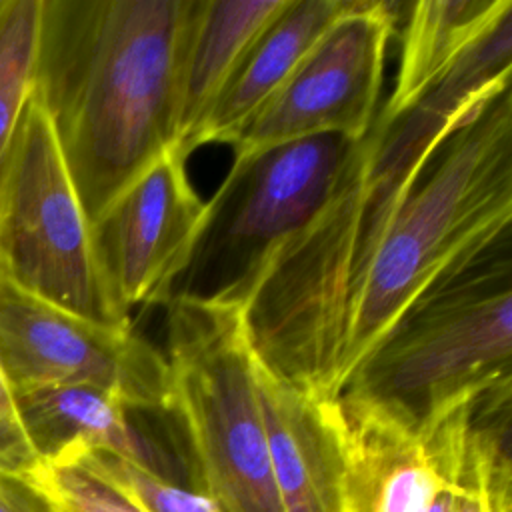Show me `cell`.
Listing matches in <instances>:
<instances>
[{
  "mask_svg": "<svg viewBox=\"0 0 512 512\" xmlns=\"http://www.w3.org/2000/svg\"><path fill=\"white\" fill-rule=\"evenodd\" d=\"M484 104L426 94L398 114L380 106L332 196L278 256L244 310L264 370L322 400H338L344 346L374 258L420 174Z\"/></svg>",
  "mask_w": 512,
  "mask_h": 512,
  "instance_id": "cell-1",
  "label": "cell"
},
{
  "mask_svg": "<svg viewBox=\"0 0 512 512\" xmlns=\"http://www.w3.org/2000/svg\"><path fill=\"white\" fill-rule=\"evenodd\" d=\"M188 0H42L36 98L90 226L174 148Z\"/></svg>",
  "mask_w": 512,
  "mask_h": 512,
  "instance_id": "cell-2",
  "label": "cell"
},
{
  "mask_svg": "<svg viewBox=\"0 0 512 512\" xmlns=\"http://www.w3.org/2000/svg\"><path fill=\"white\" fill-rule=\"evenodd\" d=\"M512 238L420 294L348 376L338 402L412 436L512 384Z\"/></svg>",
  "mask_w": 512,
  "mask_h": 512,
  "instance_id": "cell-3",
  "label": "cell"
},
{
  "mask_svg": "<svg viewBox=\"0 0 512 512\" xmlns=\"http://www.w3.org/2000/svg\"><path fill=\"white\" fill-rule=\"evenodd\" d=\"M510 224L512 98L504 90L450 134L404 200L350 324L342 388L420 294L510 232Z\"/></svg>",
  "mask_w": 512,
  "mask_h": 512,
  "instance_id": "cell-4",
  "label": "cell"
},
{
  "mask_svg": "<svg viewBox=\"0 0 512 512\" xmlns=\"http://www.w3.org/2000/svg\"><path fill=\"white\" fill-rule=\"evenodd\" d=\"M164 306L170 412L184 434L198 492L220 512H284L244 310L180 298Z\"/></svg>",
  "mask_w": 512,
  "mask_h": 512,
  "instance_id": "cell-5",
  "label": "cell"
},
{
  "mask_svg": "<svg viewBox=\"0 0 512 512\" xmlns=\"http://www.w3.org/2000/svg\"><path fill=\"white\" fill-rule=\"evenodd\" d=\"M356 144L322 134L234 154L224 182L206 202L170 300L246 310L278 256L332 196Z\"/></svg>",
  "mask_w": 512,
  "mask_h": 512,
  "instance_id": "cell-6",
  "label": "cell"
},
{
  "mask_svg": "<svg viewBox=\"0 0 512 512\" xmlns=\"http://www.w3.org/2000/svg\"><path fill=\"white\" fill-rule=\"evenodd\" d=\"M0 276L82 320L132 330L106 286L92 226L36 94L0 180Z\"/></svg>",
  "mask_w": 512,
  "mask_h": 512,
  "instance_id": "cell-7",
  "label": "cell"
},
{
  "mask_svg": "<svg viewBox=\"0 0 512 512\" xmlns=\"http://www.w3.org/2000/svg\"><path fill=\"white\" fill-rule=\"evenodd\" d=\"M0 368L12 392L88 384L148 414L172 410L164 352L132 330H110L26 294L0 276Z\"/></svg>",
  "mask_w": 512,
  "mask_h": 512,
  "instance_id": "cell-8",
  "label": "cell"
},
{
  "mask_svg": "<svg viewBox=\"0 0 512 512\" xmlns=\"http://www.w3.org/2000/svg\"><path fill=\"white\" fill-rule=\"evenodd\" d=\"M392 2L352 0L308 50L284 86L232 142L234 154L338 134L362 140L380 110Z\"/></svg>",
  "mask_w": 512,
  "mask_h": 512,
  "instance_id": "cell-9",
  "label": "cell"
},
{
  "mask_svg": "<svg viewBox=\"0 0 512 512\" xmlns=\"http://www.w3.org/2000/svg\"><path fill=\"white\" fill-rule=\"evenodd\" d=\"M184 160L168 148L92 224L102 276L128 316L132 308L170 300L200 232L206 202L194 192Z\"/></svg>",
  "mask_w": 512,
  "mask_h": 512,
  "instance_id": "cell-10",
  "label": "cell"
},
{
  "mask_svg": "<svg viewBox=\"0 0 512 512\" xmlns=\"http://www.w3.org/2000/svg\"><path fill=\"white\" fill-rule=\"evenodd\" d=\"M14 404L40 464L72 448L102 450L162 480L198 490L192 458L178 422L170 432L158 436L146 424H140L144 412H136L112 392L88 384L14 392Z\"/></svg>",
  "mask_w": 512,
  "mask_h": 512,
  "instance_id": "cell-11",
  "label": "cell"
},
{
  "mask_svg": "<svg viewBox=\"0 0 512 512\" xmlns=\"http://www.w3.org/2000/svg\"><path fill=\"white\" fill-rule=\"evenodd\" d=\"M472 404L452 412L424 438L340 404L346 456L342 512H422L464 452Z\"/></svg>",
  "mask_w": 512,
  "mask_h": 512,
  "instance_id": "cell-12",
  "label": "cell"
},
{
  "mask_svg": "<svg viewBox=\"0 0 512 512\" xmlns=\"http://www.w3.org/2000/svg\"><path fill=\"white\" fill-rule=\"evenodd\" d=\"M258 398L284 512H342L344 418L322 400L256 364Z\"/></svg>",
  "mask_w": 512,
  "mask_h": 512,
  "instance_id": "cell-13",
  "label": "cell"
},
{
  "mask_svg": "<svg viewBox=\"0 0 512 512\" xmlns=\"http://www.w3.org/2000/svg\"><path fill=\"white\" fill-rule=\"evenodd\" d=\"M286 0H188L176 68L174 148L188 156L240 58Z\"/></svg>",
  "mask_w": 512,
  "mask_h": 512,
  "instance_id": "cell-14",
  "label": "cell"
},
{
  "mask_svg": "<svg viewBox=\"0 0 512 512\" xmlns=\"http://www.w3.org/2000/svg\"><path fill=\"white\" fill-rule=\"evenodd\" d=\"M350 4L352 0H286L240 58L198 136V146L208 142L232 146L242 128L284 86L316 40Z\"/></svg>",
  "mask_w": 512,
  "mask_h": 512,
  "instance_id": "cell-15",
  "label": "cell"
},
{
  "mask_svg": "<svg viewBox=\"0 0 512 512\" xmlns=\"http://www.w3.org/2000/svg\"><path fill=\"white\" fill-rule=\"evenodd\" d=\"M508 12H512V0H422L412 4L404 28L400 70L382 110L398 114L416 106Z\"/></svg>",
  "mask_w": 512,
  "mask_h": 512,
  "instance_id": "cell-16",
  "label": "cell"
},
{
  "mask_svg": "<svg viewBox=\"0 0 512 512\" xmlns=\"http://www.w3.org/2000/svg\"><path fill=\"white\" fill-rule=\"evenodd\" d=\"M510 404L512 384L498 386L472 404L454 512H512Z\"/></svg>",
  "mask_w": 512,
  "mask_h": 512,
  "instance_id": "cell-17",
  "label": "cell"
},
{
  "mask_svg": "<svg viewBox=\"0 0 512 512\" xmlns=\"http://www.w3.org/2000/svg\"><path fill=\"white\" fill-rule=\"evenodd\" d=\"M42 0H0V180L36 90Z\"/></svg>",
  "mask_w": 512,
  "mask_h": 512,
  "instance_id": "cell-18",
  "label": "cell"
},
{
  "mask_svg": "<svg viewBox=\"0 0 512 512\" xmlns=\"http://www.w3.org/2000/svg\"><path fill=\"white\" fill-rule=\"evenodd\" d=\"M36 474L60 512H144L80 448L40 464Z\"/></svg>",
  "mask_w": 512,
  "mask_h": 512,
  "instance_id": "cell-19",
  "label": "cell"
},
{
  "mask_svg": "<svg viewBox=\"0 0 512 512\" xmlns=\"http://www.w3.org/2000/svg\"><path fill=\"white\" fill-rule=\"evenodd\" d=\"M80 450L102 474L130 494L144 512H220V508L198 490L162 480L110 452Z\"/></svg>",
  "mask_w": 512,
  "mask_h": 512,
  "instance_id": "cell-20",
  "label": "cell"
},
{
  "mask_svg": "<svg viewBox=\"0 0 512 512\" xmlns=\"http://www.w3.org/2000/svg\"><path fill=\"white\" fill-rule=\"evenodd\" d=\"M0 468L20 470V472H36L40 468V460L34 454L24 428L20 424L14 392L10 390L2 368H0Z\"/></svg>",
  "mask_w": 512,
  "mask_h": 512,
  "instance_id": "cell-21",
  "label": "cell"
},
{
  "mask_svg": "<svg viewBox=\"0 0 512 512\" xmlns=\"http://www.w3.org/2000/svg\"><path fill=\"white\" fill-rule=\"evenodd\" d=\"M0 512H60L36 472L0 468Z\"/></svg>",
  "mask_w": 512,
  "mask_h": 512,
  "instance_id": "cell-22",
  "label": "cell"
},
{
  "mask_svg": "<svg viewBox=\"0 0 512 512\" xmlns=\"http://www.w3.org/2000/svg\"><path fill=\"white\" fill-rule=\"evenodd\" d=\"M468 436V434H466ZM466 448V446H464ZM464 456V452H462ZM462 456L460 460L450 468V472L444 476V480L440 482V486L434 490L432 498L428 500L426 508L422 512H454V498H456V476L462 464Z\"/></svg>",
  "mask_w": 512,
  "mask_h": 512,
  "instance_id": "cell-23",
  "label": "cell"
}]
</instances>
